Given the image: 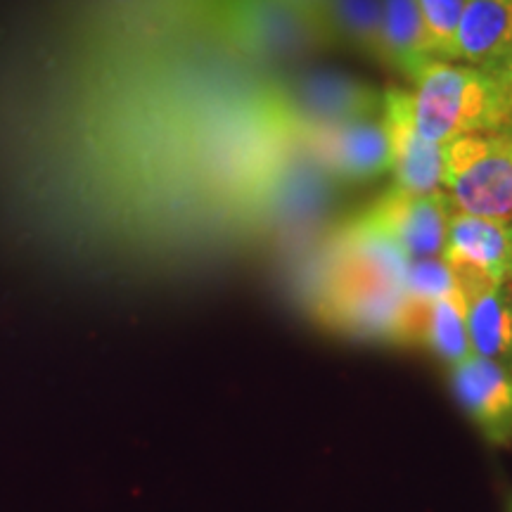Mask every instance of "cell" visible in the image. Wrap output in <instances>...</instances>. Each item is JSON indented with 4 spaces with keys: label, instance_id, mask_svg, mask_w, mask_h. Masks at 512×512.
Listing matches in <instances>:
<instances>
[{
    "label": "cell",
    "instance_id": "cell-1",
    "mask_svg": "<svg viewBox=\"0 0 512 512\" xmlns=\"http://www.w3.org/2000/svg\"><path fill=\"white\" fill-rule=\"evenodd\" d=\"M408 261L392 242L351 221L337 240L316 316L344 335L396 342Z\"/></svg>",
    "mask_w": 512,
    "mask_h": 512
},
{
    "label": "cell",
    "instance_id": "cell-2",
    "mask_svg": "<svg viewBox=\"0 0 512 512\" xmlns=\"http://www.w3.org/2000/svg\"><path fill=\"white\" fill-rule=\"evenodd\" d=\"M411 83L415 128L434 145L467 133L512 131L501 88L484 69L430 57L411 76Z\"/></svg>",
    "mask_w": 512,
    "mask_h": 512
},
{
    "label": "cell",
    "instance_id": "cell-3",
    "mask_svg": "<svg viewBox=\"0 0 512 512\" xmlns=\"http://www.w3.org/2000/svg\"><path fill=\"white\" fill-rule=\"evenodd\" d=\"M268 112L275 131L294 140L318 128L377 117L382 112V88L332 69L299 72L273 83Z\"/></svg>",
    "mask_w": 512,
    "mask_h": 512
},
{
    "label": "cell",
    "instance_id": "cell-4",
    "mask_svg": "<svg viewBox=\"0 0 512 512\" xmlns=\"http://www.w3.org/2000/svg\"><path fill=\"white\" fill-rule=\"evenodd\" d=\"M444 192L453 211L512 221V136L467 133L444 145Z\"/></svg>",
    "mask_w": 512,
    "mask_h": 512
},
{
    "label": "cell",
    "instance_id": "cell-5",
    "mask_svg": "<svg viewBox=\"0 0 512 512\" xmlns=\"http://www.w3.org/2000/svg\"><path fill=\"white\" fill-rule=\"evenodd\" d=\"M221 15L235 46L256 60L287 64L332 48L325 29L285 0H221Z\"/></svg>",
    "mask_w": 512,
    "mask_h": 512
},
{
    "label": "cell",
    "instance_id": "cell-6",
    "mask_svg": "<svg viewBox=\"0 0 512 512\" xmlns=\"http://www.w3.org/2000/svg\"><path fill=\"white\" fill-rule=\"evenodd\" d=\"M451 214L453 207L444 190L413 195L389 185L354 221L392 242L408 259H434L444 252Z\"/></svg>",
    "mask_w": 512,
    "mask_h": 512
},
{
    "label": "cell",
    "instance_id": "cell-7",
    "mask_svg": "<svg viewBox=\"0 0 512 512\" xmlns=\"http://www.w3.org/2000/svg\"><path fill=\"white\" fill-rule=\"evenodd\" d=\"M299 150L335 181L366 183L392 171V147L382 112L294 138Z\"/></svg>",
    "mask_w": 512,
    "mask_h": 512
},
{
    "label": "cell",
    "instance_id": "cell-8",
    "mask_svg": "<svg viewBox=\"0 0 512 512\" xmlns=\"http://www.w3.org/2000/svg\"><path fill=\"white\" fill-rule=\"evenodd\" d=\"M382 121L392 147L394 188L413 195H432L444 190L446 152L418 133L413 121V100L408 88H382Z\"/></svg>",
    "mask_w": 512,
    "mask_h": 512
},
{
    "label": "cell",
    "instance_id": "cell-9",
    "mask_svg": "<svg viewBox=\"0 0 512 512\" xmlns=\"http://www.w3.org/2000/svg\"><path fill=\"white\" fill-rule=\"evenodd\" d=\"M448 387L484 441L512 446V368L470 356L448 368Z\"/></svg>",
    "mask_w": 512,
    "mask_h": 512
},
{
    "label": "cell",
    "instance_id": "cell-10",
    "mask_svg": "<svg viewBox=\"0 0 512 512\" xmlns=\"http://www.w3.org/2000/svg\"><path fill=\"white\" fill-rule=\"evenodd\" d=\"M453 273L479 275L503 285L512 273V230L510 221L453 211L448 219L446 245L441 252Z\"/></svg>",
    "mask_w": 512,
    "mask_h": 512
},
{
    "label": "cell",
    "instance_id": "cell-11",
    "mask_svg": "<svg viewBox=\"0 0 512 512\" xmlns=\"http://www.w3.org/2000/svg\"><path fill=\"white\" fill-rule=\"evenodd\" d=\"M453 278L463 297L472 356L512 368V309L501 285L479 275L453 273Z\"/></svg>",
    "mask_w": 512,
    "mask_h": 512
},
{
    "label": "cell",
    "instance_id": "cell-12",
    "mask_svg": "<svg viewBox=\"0 0 512 512\" xmlns=\"http://www.w3.org/2000/svg\"><path fill=\"white\" fill-rule=\"evenodd\" d=\"M512 46V0H465L451 62L494 72Z\"/></svg>",
    "mask_w": 512,
    "mask_h": 512
},
{
    "label": "cell",
    "instance_id": "cell-13",
    "mask_svg": "<svg viewBox=\"0 0 512 512\" xmlns=\"http://www.w3.org/2000/svg\"><path fill=\"white\" fill-rule=\"evenodd\" d=\"M425 27L415 0H382L380 64L392 72L411 76L425 60H430Z\"/></svg>",
    "mask_w": 512,
    "mask_h": 512
},
{
    "label": "cell",
    "instance_id": "cell-14",
    "mask_svg": "<svg viewBox=\"0 0 512 512\" xmlns=\"http://www.w3.org/2000/svg\"><path fill=\"white\" fill-rule=\"evenodd\" d=\"M323 27L332 48L342 46L380 64L382 0H325Z\"/></svg>",
    "mask_w": 512,
    "mask_h": 512
},
{
    "label": "cell",
    "instance_id": "cell-15",
    "mask_svg": "<svg viewBox=\"0 0 512 512\" xmlns=\"http://www.w3.org/2000/svg\"><path fill=\"white\" fill-rule=\"evenodd\" d=\"M415 5L422 17L430 55L437 60H451L465 0H415Z\"/></svg>",
    "mask_w": 512,
    "mask_h": 512
},
{
    "label": "cell",
    "instance_id": "cell-16",
    "mask_svg": "<svg viewBox=\"0 0 512 512\" xmlns=\"http://www.w3.org/2000/svg\"><path fill=\"white\" fill-rule=\"evenodd\" d=\"M456 292V278L441 256L434 259H411L403 275V294L418 302H437Z\"/></svg>",
    "mask_w": 512,
    "mask_h": 512
},
{
    "label": "cell",
    "instance_id": "cell-17",
    "mask_svg": "<svg viewBox=\"0 0 512 512\" xmlns=\"http://www.w3.org/2000/svg\"><path fill=\"white\" fill-rule=\"evenodd\" d=\"M489 74L494 76L498 88H501L505 105H508V112H510V121H512V46L508 53H505L503 60L498 62V67L494 69V72H489Z\"/></svg>",
    "mask_w": 512,
    "mask_h": 512
},
{
    "label": "cell",
    "instance_id": "cell-18",
    "mask_svg": "<svg viewBox=\"0 0 512 512\" xmlns=\"http://www.w3.org/2000/svg\"><path fill=\"white\" fill-rule=\"evenodd\" d=\"M285 3H290L292 8H297L302 15H306L313 22H318L320 27H323V8H325V0H285ZM325 29V27H323ZM328 34V31H325ZM330 38V36H328Z\"/></svg>",
    "mask_w": 512,
    "mask_h": 512
},
{
    "label": "cell",
    "instance_id": "cell-19",
    "mask_svg": "<svg viewBox=\"0 0 512 512\" xmlns=\"http://www.w3.org/2000/svg\"><path fill=\"white\" fill-rule=\"evenodd\" d=\"M501 290L505 294V302H508L510 309H512V273L508 275V280H505V283L501 285Z\"/></svg>",
    "mask_w": 512,
    "mask_h": 512
},
{
    "label": "cell",
    "instance_id": "cell-20",
    "mask_svg": "<svg viewBox=\"0 0 512 512\" xmlns=\"http://www.w3.org/2000/svg\"><path fill=\"white\" fill-rule=\"evenodd\" d=\"M508 510L512 512V496H510V503H508Z\"/></svg>",
    "mask_w": 512,
    "mask_h": 512
},
{
    "label": "cell",
    "instance_id": "cell-21",
    "mask_svg": "<svg viewBox=\"0 0 512 512\" xmlns=\"http://www.w3.org/2000/svg\"><path fill=\"white\" fill-rule=\"evenodd\" d=\"M510 230H512V221H510Z\"/></svg>",
    "mask_w": 512,
    "mask_h": 512
},
{
    "label": "cell",
    "instance_id": "cell-22",
    "mask_svg": "<svg viewBox=\"0 0 512 512\" xmlns=\"http://www.w3.org/2000/svg\"><path fill=\"white\" fill-rule=\"evenodd\" d=\"M510 136H512V131H510Z\"/></svg>",
    "mask_w": 512,
    "mask_h": 512
}]
</instances>
